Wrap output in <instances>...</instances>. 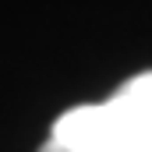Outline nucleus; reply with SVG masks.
I'll use <instances>...</instances> for the list:
<instances>
[{"label": "nucleus", "instance_id": "nucleus-1", "mask_svg": "<svg viewBox=\"0 0 152 152\" xmlns=\"http://www.w3.org/2000/svg\"><path fill=\"white\" fill-rule=\"evenodd\" d=\"M39 152H152V71L127 78L103 103L64 110Z\"/></svg>", "mask_w": 152, "mask_h": 152}]
</instances>
